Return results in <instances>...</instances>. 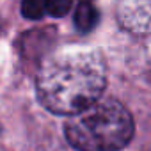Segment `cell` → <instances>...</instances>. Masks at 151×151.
<instances>
[{"label": "cell", "mask_w": 151, "mask_h": 151, "mask_svg": "<svg viewBox=\"0 0 151 151\" xmlns=\"http://www.w3.org/2000/svg\"><path fill=\"white\" fill-rule=\"evenodd\" d=\"M64 135L77 151H119L133 137V119L116 100H101L73 114Z\"/></svg>", "instance_id": "7a4b0ae2"}, {"label": "cell", "mask_w": 151, "mask_h": 151, "mask_svg": "<svg viewBox=\"0 0 151 151\" xmlns=\"http://www.w3.org/2000/svg\"><path fill=\"white\" fill-rule=\"evenodd\" d=\"M107 84V68L94 50H64L43 62L36 77V93L45 109L73 116L100 100Z\"/></svg>", "instance_id": "6da1fadb"}, {"label": "cell", "mask_w": 151, "mask_h": 151, "mask_svg": "<svg viewBox=\"0 0 151 151\" xmlns=\"http://www.w3.org/2000/svg\"><path fill=\"white\" fill-rule=\"evenodd\" d=\"M98 20H100L98 9L89 2V0L80 2L78 7L75 9L73 22H75V27H77L80 32H91L98 25Z\"/></svg>", "instance_id": "3957f363"}, {"label": "cell", "mask_w": 151, "mask_h": 151, "mask_svg": "<svg viewBox=\"0 0 151 151\" xmlns=\"http://www.w3.org/2000/svg\"><path fill=\"white\" fill-rule=\"evenodd\" d=\"M73 0H46V14L53 18H62L69 13Z\"/></svg>", "instance_id": "5b68a950"}, {"label": "cell", "mask_w": 151, "mask_h": 151, "mask_svg": "<svg viewBox=\"0 0 151 151\" xmlns=\"http://www.w3.org/2000/svg\"><path fill=\"white\" fill-rule=\"evenodd\" d=\"M46 13V0H22V14L30 20H39Z\"/></svg>", "instance_id": "277c9868"}]
</instances>
